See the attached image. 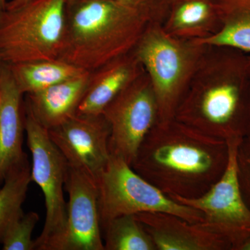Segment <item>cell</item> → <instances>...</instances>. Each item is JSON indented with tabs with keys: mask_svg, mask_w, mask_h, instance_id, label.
<instances>
[{
	"mask_svg": "<svg viewBox=\"0 0 250 250\" xmlns=\"http://www.w3.org/2000/svg\"><path fill=\"white\" fill-rule=\"evenodd\" d=\"M171 3L174 4V3L177 2V1H181V0H170Z\"/></svg>",
	"mask_w": 250,
	"mask_h": 250,
	"instance_id": "cell-29",
	"label": "cell"
},
{
	"mask_svg": "<svg viewBox=\"0 0 250 250\" xmlns=\"http://www.w3.org/2000/svg\"><path fill=\"white\" fill-rule=\"evenodd\" d=\"M102 231L104 250H156L152 238L135 215L112 219Z\"/></svg>",
	"mask_w": 250,
	"mask_h": 250,
	"instance_id": "cell-19",
	"label": "cell"
},
{
	"mask_svg": "<svg viewBox=\"0 0 250 250\" xmlns=\"http://www.w3.org/2000/svg\"><path fill=\"white\" fill-rule=\"evenodd\" d=\"M237 177L242 196L250 209V138L245 136L236 154Z\"/></svg>",
	"mask_w": 250,
	"mask_h": 250,
	"instance_id": "cell-23",
	"label": "cell"
},
{
	"mask_svg": "<svg viewBox=\"0 0 250 250\" xmlns=\"http://www.w3.org/2000/svg\"><path fill=\"white\" fill-rule=\"evenodd\" d=\"M8 65L15 83L22 95L37 93L86 72L59 59Z\"/></svg>",
	"mask_w": 250,
	"mask_h": 250,
	"instance_id": "cell-18",
	"label": "cell"
},
{
	"mask_svg": "<svg viewBox=\"0 0 250 250\" xmlns=\"http://www.w3.org/2000/svg\"><path fill=\"white\" fill-rule=\"evenodd\" d=\"M90 72L27 95L25 106L47 129L56 127L77 114L84 95Z\"/></svg>",
	"mask_w": 250,
	"mask_h": 250,
	"instance_id": "cell-15",
	"label": "cell"
},
{
	"mask_svg": "<svg viewBox=\"0 0 250 250\" xmlns=\"http://www.w3.org/2000/svg\"><path fill=\"white\" fill-rule=\"evenodd\" d=\"M34 0H11L8 1L6 9L13 10L22 7L24 5L29 4Z\"/></svg>",
	"mask_w": 250,
	"mask_h": 250,
	"instance_id": "cell-24",
	"label": "cell"
},
{
	"mask_svg": "<svg viewBox=\"0 0 250 250\" xmlns=\"http://www.w3.org/2000/svg\"><path fill=\"white\" fill-rule=\"evenodd\" d=\"M248 70L250 81L249 120H248V129H247L246 136L250 138V56L248 57Z\"/></svg>",
	"mask_w": 250,
	"mask_h": 250,
	"instance_id": "cell-25",
	"label": "cell"
},
{
	"mask_svg": "<svg viewBox=\"0 0 250 250\" xmlns=\"http://www.w3.org/2000/svg\"><path fill=\"white\" fill-rule=\"evenodd\" d=\"M150 23L115 0H66L59 59L93 72L133 52Z\"/></svg>",
	"mask_w": 250,
	"mask_h": 250,
	"instance_id": "cell-3",
	"label": "cell"
},
{
	"mask_svg": "<svg viewBox=\"0 0 250 250\" xmlns=\"http://www.w3.org/2000/svg\"><path fill=\"white\" fill-rule=\"evenodd\" d=\"M65 190L68 194L65 226L43 250H104L98 185L68 166Z\"/></svg>",
	"mask_w": 250,
	"mask_h": 250,
	"instance_id": "cell-11",
	"label": "cell"
},
{
	"mask_svg": "<svg viewBox=\"0 0 250 250\" xmlns=\"http://www.w3.org/2000/svg\"><path fill=\"white\" fill-rule=\"evenodd\" d=\"M8 1V0H0V11L6 9Z\"/></svg>",
	"mask_w": 250,
	"mask_h": 250,
	"instance_id": "cell-27",
	"label": "cell"
},
{
	"mask_svg": "<svg viewBox=\"0 0 250 250\" xmlns=\"http://www.w3.org/2000/svg\"><path fill=\"white\" fill-rule=\"evenodd\" d=\"M239 250H250V236L247 239V241L242 245Z\"/></svg>",
	"mask_w": 250,
	"mask_h": 250,
	"instance_id": "cell-26",
	"label": "cell"
},
{
	"mask_svg": "<svg viewBox=\"0 0 250 250\" xmlns=\"http://www.w3.org/2000/svg\"><path fill=\"white\" fill-rule=\"evenodd\" d=\"M49 137L68 166L98 185L111 158L109 125L103 114H77L48 129Z\"/></svg>",
	"mask_w": 250,
	"mask_h": 250,
	"instance_id": "cell-10",
	"label": "cell"
},
{
	"mask_svg": "<svg viewBox=\"0 0 250 250\" xmlns=\"http://www.w3.org/2000/svg\"><path fill=\"white\" fill-rule=\"evenodd\" d=\"M228 143L176 119L157 123L143 140L131 167L168 196H201L223 176Z\"/></svg>",
	"mask_w": 250,
	"mask_h": 250,
	"instance_id": "cell-1",
	"label": "cell"
},
{
	"mask_svg": "<svg viewBox=\"0 0 250 250\" xmlns=\"http://www.w3.org/2000/svg\"><path fill=\"white\" fill-rule=\"evenodd\" d=\"M164 27L171 35L189 40L200 39L220 27L215 0H181L172 4ZM213 32V33H214Z\"/></svg>",
	"mask_w": 250,
	"mask_h": 250,
	"instance_id": "cell-17",
	"label": "cell"
},
{
	"mask_svg": "<svg viewBox=\"0 0 250 250\" xmlns=\"http://www.w3.org/2000/svg\"><path fill=\"white\" fill-rule=\"evenodd\" d=\"M98 190L102 228L117 217L149 212L170 213L193 224L204 220L200 210L176 202L116 156L111 155Z\"/></svg>",
	"mask_w": 250,
	"mask_h": 250,
	"instance_id": "cell-6",
	"label": "cell"
},
{
	"mask_svg": "<svg viewBox=\"0 0 250 250\" xmlns=\"http://www.w3.org/2000/svg\"><path fill=\"white\" fill-rule=\"evenodd\" d=\"M242 139L227 141L229 156L226 170L208 191L195 198L169 196L200 210L204 220L197 223L220 236L231 250H239L250 236V209L242 196L237 177L236 154Z\"/></svg>",
	"mask_w": 250,
	"mask_h": 250,
	"instance_id": "cell-8",
	"label": "cell"
},
{
	"mask_svg": "<svg viewBox=\"0 0 250 250\" xmlns=\"http://www.w3.org/2000/svg\"><path fill=\"white\" fill-rule=\"evenodd\" d=\"M220 49L213 65L201 60L203 75L195 72L197 80L190 81L174 119L217 139H243L249 120L248 57L236 49Z\"/></svg>",
	"mask_w": 250,
	"mask_h": 250,
	"instance_id": "cell-2",
	"label": "cell"
},
{
	"mask_svg": "<svg viewBox=\"0 0 250 250\" xmlns=\"http://www.w3.org/2000/svg\"><path fill=\"white\" fill-rule=\"evenodd\" d=\"M144 72L133 52L90 72L86 90L77 108V114H102L108 104Z\"/></svg>",
	"mask_w": 250,
	"mask_h": 250,
	"instance_id": "cell-14",
	"label": "cell"
},
{
	"mask_svg": "<svg viewBox=\"0 0 250 250\" xmlns=\"http://www.w3.org/2000/svg\"><path fill=\"white\" fill-rule=\"evenodd\" d=\"M137 11L151 22H164L170 14V0H115Z\"/></svg>",
	"mask_w": 250,
	"mask_h": 250,
	"instance_id": "cell-22",
	"label": "cell"
},
{
	"mask_svg": "<svg viewBox=\"0 0 250 250\" xmlns=\"http://www.w3.org/2000/svg\"><path fill=\"white\" fill-rule=\"evenodd\" d=\"M66 0H34L0 11V57L7 65L59 59Z\"/></svg>",
	"mask_w": 250,
	"mask_h": 250,
	"instance_id": "cell-5",
	"label": "cell"
},
{
	"mask_svg": "<svg viewBox=\"0 0 250 250\" xmlns=\"http://www.w3.org/2000/svg\"><path fill=\"white\" fill-rule=\"evenodd\" d=\"M135 215L152 238L156 250H231L220 236L177 215L161 212Z\"/></svg>",
	"mask_w": 250,
	"mask_h": 250,
	"instance_id": "cell-12",
	"label": "cell"
},
{
	"mask_svg": "<svg viewBox=\"0 0 250 250\" xmlns=\"http://www.w3.org/2000/svg\"><path fill=\"white\" fill-rule=\"evenodd\" d=\"M215 2L220 22L218 30L192 41L205 47L250 53V0H215Z\"/></svg>",
	"mask_w": 250,
	"mask_h": 250,
	"instance_id": "cell-16",
	"label": "cell"
},
{
	"mask_svg": "<svg viewBox=\"0 0 250 250\" xmlns=\"http://www.w3.org/2000/svg\"><path fill=\"white\" fill-rule=\"evenodd\" d=\"M24 129L31 154V181L41 188L46 208L45 222L40 236L35 240V250L46 245L62 232L67 215L64 198L68 164L42 126L26 106Z\"/></svg>",
	"mask_w": 250,
	"mask_h": 250,
	"instance_id": "cell-7",
	"label": "cell"
},
{
	"mask_svg": "<svg viewBox=\"0 0 250 250\" xmlns=\"http://www.w3.org/2000/svg\"><path fill=\"white\" fill-rule=\"evenodd\" d=\"M22 97L9 65L5 63L0 75V184L14 167L27 159L22 149L25 129Z\"/></svg>",
	"mask_w": 250,
	"mask_h": 250,
	"instance_id": "cell-13",
	"label": "cell"
},
{
	"mask_svg": "<svg viewBox=\"0 0 250 250\" xmlns=\"http://www.w3.org/2000/svg\"><path fill=\"white\" fill-rule=\"evenodd\" d=\"M102 114L111 130V155L131 166L143 140L159 121L157 100L147 73L122 90Z\"/></svg>",
	"mask_w": 250,
	"mask_h": 250,
	"instance_id": "cell-9",
	"label": "cell"
},
{
	"mask_svg": "<svg viewBox=\"0 0 250 250\" xmlns=\"http://www.w3.org/2000/svg\"><path fill=\"white\" fill-rule=\"evenodd\" d=\"M4 62H3L2 59L0 57V75H1V69H2L3 66H4Z\"/></svg>",
	"mask_w": 250,
	"mask_h": 250,
	"instance_id": "cell-28",
	"label": "cell"
},
{
	"mask_svg": "<svg viewBox=\"0 0 250 250\" xmlns=\"http://www.w3.org/2000/svg\"><path fill=\"white\" fill-rule=\"evenodd\" d=\"M39 219V215L34 211L27 213L23 212L14 219L1 238L2 250H35V240L32 239V233Z\"/></svg>",
	"mask_w": 250,
	"mask_h": 250,
	"instance_id": "cell-21",
	"label": "cell"
},
{
	"mask_svg": "<svg viewBox=\"0 0 250 250\" xmlns=\"http://www.w3.org/2000/svg\"><path fill=\"white\" fill-rule=\"evenodd\" d=\"M0 188V243L10 223L23 213L22 205L31 182L28 160L14 167Z\"/></svg>",
	"mask_w": 250,
	"mask_h": 250,
	"instance_id": "cell-20",
	"label": "cell"
},
{
	"mask_svg": "<svg viewBox=\"0 0 250 250\" xmlns=\"http://www.w3.org/2000/svg\"><path fill=\"white\" fill-rule=\"evenodd\" d=\"M205 47L171 35L161 23L151 22L145 31L133 52L152 83L159 108L158 122L174 119Z\"/></svg>",
	"mask_w": 250,
	"mask_h": 250,
	"instance_id": "cell-4",
	"label": "cell"
}]
</instances>
